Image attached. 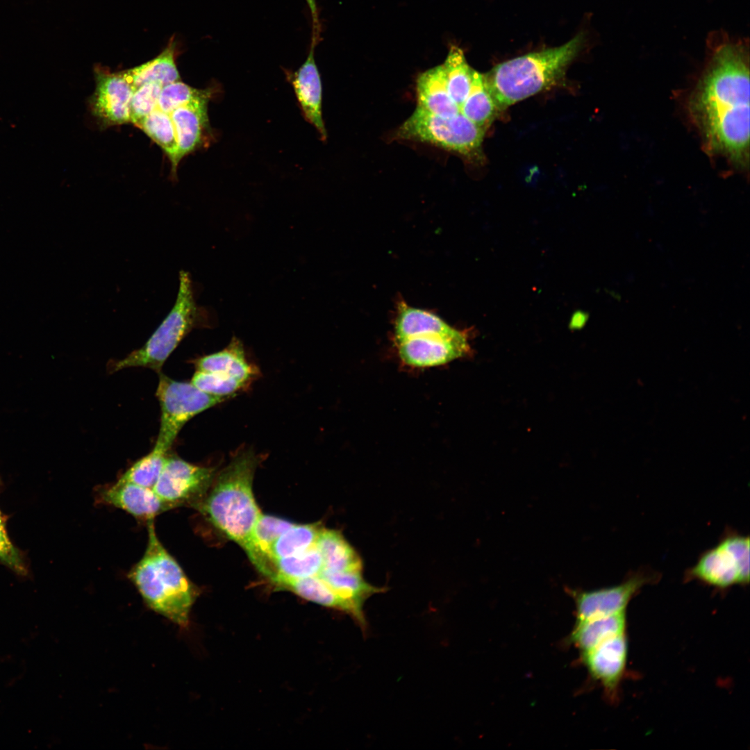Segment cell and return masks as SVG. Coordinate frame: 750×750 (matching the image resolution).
Returning a JSON list of instances; mask_svg holds the SVG:
<instances>
[{"instance_id":"6da1fadb","label":"cell","mask_w":750,"mask_h":750,"mask_svg":"<svg viewBox=\"0 0 750 750\" xmlns=\"http://www.w3.org/2000/svg\"><path fill=\"white\" fill-rule=\"evenodd\" d=\"M749 50L747 39L712 32L705 66L688 101L706 152L742 169L749 163Z\"/></svg>"},{"instance_id":"7a4b0ae2","label":"cell","mask_w":750,"mask_h":750,"mask_svg":"<svg viewBox=\"0 0 750 750\" xmlns=\"http://www.w3.org/2000/svg\"><path fill=\"white\" fill-rule=\"evenodd\" d=\"M147 530L144 553L130 569L128 578L150 609L186 628L198 590L160 541L154 519L147 522Z\"/></svg>"},{"instance_id":"3957f363","label":"cell","mask_w":750,"mask_h":750,"mask_svg":"<svg viewBox=\"0 0 750 750\" xmlns=\"http://www.w3.org/2000/svg\"><path fill=\"white\" fill-rule=\"evenodd\" d=\"M583 41V34H578L562 46L514 58L483 74L499 111L562 83Z\"/></svg>"},{"instance_id":"277c9868","label":"cell","mask_w":750,"mask_h":750,"mask_svg":"<svg viewBox=\"0 0 750 750\" xmlns=\"http://www.w3.org/2000/svg\"><path fill=\"white\" fill-rule=\"evenodd\" d=\"M257 462L250 450L238 454L214 478L211 490L196 506L216 528L244 551L262 513L252 490Z\"/></svg>"},{"instance_id":"5b68a950","label":"cell","mask_w":750,"mask_h":750,"mask_svg":"<svg viewBox=\"0 0 750 750\" xmlns=\"http://www.w3.org/2000/svg\"><path fill=\"white\" fill-rule=\"evenodd\" d=\"M485 132L460 112L451 117H443L417 106L396 131L395 137L429 144L459 155L470 162L481 163L485 160L483 142Z\"/></svg>"},{"instance_id":"8992f818","label":"cell","mask_w":750,"mask_h":750,"mask_svg":"<svg viewBox=\"0 0 750 750\" xmlns=\"http://www.w3.org/2000/svg\"><path fill=\"white\" fill-rule=\"evenodd\" d=\"M192 289L190 274L181 271L177 297L168 315L142 347L114 362L111 372L135 367L160 372L164 362L197 321L199 310Z\"/></svg>"},{"instance_id":"52a82bcc","label":"cell","mask_w":750,"mask_h":750,"mask_svg":"<svg viewBox=\"0 0 750 750\" xmlns=\"http://www.w3.org/2000/svg\"><path fill=\"white\" fill-rule=\"evenodd\" d=\"M160 406V425L155 447L167 452L183 426L196 415L227 399L203 392L191 382L160 374L156 390Z\"/></svg>"},{"instance_id":"ba28073f","label":"cell","mask_w":750,"mask_h":750,"mask_svg":"<svg viewBox=\"0 0 750 750\" xmlns=\"http://www.w3.org/2000/svg\"><path fill=\"white\" fill-rule=\"evenodd\" d=\"M685 578L718 588L749 583V537L727 533L719 544L701 555Z\"/></svg>"},{"instance_id":"9c48e42d","label":"cell","mask_w":750,"mask_h":750,"mask_svg":"<svg viewBox=\"0 0 750 750\" xmlns=\"http://www.w3.org/2000/svg\"><path fill=\"white\" fill-rule=\"evenodd\" d=\"M215 476L213 468L167 454L153 490L172 508L185 505L197 506L209 491Z\"/></svg>"},{"instance_id":"30bf717a","label":"cell","mask_w":750,"mask_h":750,"mask_svg":"<svg viewBox=\"0 0 750 750\" xmlns=\"http://www.w3.org/2000/svg\"><path fill=\"white\" fill-rule=\"evenodd\" d=\"M95 90L90 99L93 116L103 127L131 123L130 104L134 88L124 71L94 67Z\"/></svg>"},{"instance_id":"8fae6325","label":"cell","mask_w":750,"mask_h":750,"mask_svg":"<svg viewBox=\"0 0 750 750\" xmlns=\"http://www.w3.org/2000/svg\"><path fill=\"white\" fill-rule=\"evenodd\" d=\"M401 360L407 365L428 367L442 365L465 356L469 351L466 333L424 335L397 342Z\"/></svg>"},{"instance_id":"7c38bea8","label":"cell","mask_w":750,"mask_h":750,"mask_svg":"<svg viewBox=\"0 0 750 750\" xmlns=\"http://www.w3.org/2000/svg\"><path fill=\"white\" fill-rule=\"evenodd\" d=\"M655 573L638 571L620 584L599 590L576 592L577 622L625 612L626 606L642 587L656 578Z\"/></svg>"},{"instance_id":"4fadbf2b","label":"cell","mask_w":750,"mask_h":750,"mask_svg":"<svg viewBox=\"0 0 750 750\" xmlns=\"http://www.w3.org/2000/svg\"><path fill=\"white\" fill-rule=\"evenodd\" d=\"M316 44L311 42L308 56L294 72L284 69L286 78L292 85L305 119L326 140L327 133L322 117V87L314 56Z\"/></svg>"},{"instance_id":"5bb4252c","label":"cell","mask_w":750,"mask_h":750,"mask_svg":"<svg viewBox=\"0 0 750 750\" xmlns=\"http://www.w3.org/2000/svg\"><path fill=\"white\" fill-rule=\"evenodd\" d=\"M97 497L100 503L122 509L147 522L172 509L152 488L118 480L100 489Z\"/></svg>"},{"instance_id":"9a60e30c","label":"cell","mask_w":750,"mask_h":750,"mask_svg":"<svg viewBox=\"0 0 750 750\" xmlns=\"http://www.w3.org/2000/svg\"><path fill=\"white\" fill-rule=\"evenodd\" d=\"M208 102L199 101L188 103L169 114L175 130L179 162L188 154L208 144L211 140Z\"/></svg>"},{"instance_id":"2e32d148","label":"cell","mask_w":750,"mask_h":750,"mask_svg":"<svg viewBox=\"0 0 750 750\" xmlns=\"http://www.w3.org/2000/svg\"><path fill=\"white\" fill-rule=\"evenodd\" d=\"M583 654L590 673L607 690H614L626 661L627 644L624 634L611 638Z\"/></svg>"},{"instance_id":"e0dca14e","label":"cell","mask_w":750,"mask_h":750,"mask_svg":"<svg viewBox=\"0 0 750 750\" xmlns=\"http://www.w3.org/2000/svg\"><path fill=\"white\" fill-rule=\"evenodd\" d=\"M196 370L210 372L224 378L239 381L247 386L257 377V367L248 361L240 340L234 337L228 345L218 352L206 355L194 362Z\"/></svg>"},{"instance_id":"ac0fdd59","label":"cell","mask_w":750,"mask_h":750,"mask_svg":"<svg viewBox=\"0 0 750 750\" xmlns=\"http://www.w3.org/2000/svg\"><path fill=\"white\" fill-rule=\"evenodd\" d=\"M417 106L433 115L451 117L460 113L445 83L442 65L420 74L417 79Z\"/></svg>"},{"instance_id":"d6986e66","label":"cell","mask_w":750,"mask_h":750,"mask_svg":"<svg viewBox=\"0 0 750 750\" xmlns=\"http://www.w3.org/2000/svg\"><path fill=\"white\" fill-rule=\"evenodd\" d=\"M458 331L431 312L410 307L404 302L398 306L394 325L396 342L424 335H452Z\"/></svg>"},{"instance_id":"ffe728a7","label":"cell","mask_w":750,"mask_h":750,"mask_svg":"<svg viewBox=\"0 0 750 750\" xmlns=\"http://www.w3.org/2000/svg\"><path fill=\"white\" fill-rule=\"evenodd\" d=\"M176 44L172 38L164 50L152 60L139 66L124 70L128 81L134 90L140 85L155 83L164 86L181 81L176 65Z\"/></svg>"},{"instance_id":"44dd1931","label":"cell","mask_w":750,"mask_h":750,"mask_svg":"<svg viewBox=\"0 0 750 750\" xmlns=\"http://www.w3.org/2000/svg\"><path fill=\"white\" fill-rule=\"evenodd\" d=\"M316 546L322 556L323 569L362 571L361 558L339 531L322 528Z\"/></svg>"},{"instance_id":"7402d4cb","label":"cell","mask_w":750,"mask_h":750,"mask_svg":"<svg viewBox=\"0 0 750 750\" xmlns=\"http://www.w3.org/2000/svg\"><path fill=\"white\" fill-rule=\"evenodd\" d=\"M271 582L276 589L290 591L299 597L319 605L336 609L351 616L350 606L319 576L301 578H288L275 576Z\"/></svg>"},{"instance_id":"603a6c76","label":"cell","mask_w":750,"mask_h":750,"mask_svg":"<svg viewBox=\"0 0 750 750\" xmlns=\"http://www.w3.org/2000/svg\"><path fill=\"white\" fill-rule=\"evenodd\" d=\"M625 612L577 622L572 639L583 653L606 640L624 633Z\"/></svg>"},{"instance_id":"cb8c5ba5","label":"cell","mask_w":750,"mask_h":750,"mask_svg":"<svg viewBox=\"0 0 750 750\" xmlns=\"http://www.w3.org/2000/svg\"><path fill=\"white\" fill-rule=\"evenodd\" d=\"M449 94L459 110L467 97L476 71L467 62L462 50L452 45L441 64Z\"/></svg>"},{"instance_id":"d4e9b609","label":"cell","mask_w":750,"mask_h":750,"mask_svg":"<svg viewBox=\"0 0 750 750\" xmlns=\"http://www.w3.org/2000/svg\"><path fill=\"white\" fill-rule=\"evenodd\" d=\"M135 126L160 146L172 163V173L176 174L180 162L175 130L169 114L157 108Z\"/></svg>"},{"instance_id":"484cf974","label":"cell","mask_w":750,"mask_h":750,"mask_svg":"<svg viewBox=\"0 0 750 750\" xmlns=\"http://www.w3.org/2000/svg\"><path fill=\"white\" fill-rule=\"evenodd\" d=\"M460 112L485 131L500 112L485 85L483 74L476 71L469 93Z\"/></svg>"},{"instance_id":"4316f807","label":"cell","mask_w":750,"mask_h":750,"mask_svg":"<svg viewBox=\"0 0 750 750\" xmlns=\"http://www.w3.org/2000/svg\"><path fill=\"white\" fill-rule=\"evenodd\" d=\"M322 527L317 524H296L282 533L271 547L272 560L297 554L316 545Z\"/></svg>"},{"instance_id":"83f0119b","label":"cell","mask_w":750,"mask_h":750,"mask_svg":"<svg viewBox=\"0 0 750 750\" xmlns=\"http://www.w3.org/2000/svg\"><path fill=\"white\" fill-rule=\"evenodd\" d=\"M272 562L273 578H301L319 576L324 568L322 556L316 545L303 552L274 559Z\"/></svg>"},{"instance_id":"f1b7e54d","label":"cell","mask_w":750,"mask_h":750,"mask_svg":"<svg viewBox=\"0 0 750 750\" xmlns=\"http://www.w3.org/2000/svg\"><path fill=\"white\" fill-rule=\"evenodd\" d=\"M217 88H192L181 81L162 86L157 108L170 114L176 108L199 101H210L217 94Z\"/></svg>"},{"instance_id":"f546056e","label":"cell","mask_w":750,"mask_h":750,"mask_svg":"<svg viewBox=\"0 0 750 750\" xmlns=\"http://www.w3.org/2000/svg\"><path fill=\"white\" fill-rule=\"evenodd\" d=\"M167 453L154 446L151 452L127 469L118 481L134 483L153 489L161 472Z\"/></svg>"},{"instance_id":"4dcf8cb0","label":"cell","mask_w":750,"mask_h":750,"mask_svg":"<svg viewBox=\"0 0 750 750\" xmlns=\"http://www.w3.org/2000/svg\"><path fill=\"white\" fill-rule=\"evenodd\" d=\"M191 383L199 390L209 394L228 399L248 386L244 383L210 372L196 370Z\"/></svg>"},{"instance_id":"1f68e13d","label":"cell","mask_w":750,"mask_h":750,"mask_svg":"<svg viewBox=\"0 0 750 750\" xmlns=\"http://www.w3.org/2000/svg\"><path fill=\"white\" fill-rule=\"evenodd\" d=\"M162 88L160 84L148 83L134 90L130 104L131 123L135 125L157 108Z\"/></svg>"},{"instance_id":"d6a6232c","label":"cell","mask_w":750,"mask_h":750,"mask_svg":"<svg viewBox=\"0 0 750 750\" xmlns=\"http://www.w3.org/2000/svg\"><path fill=\"white\" fill-rule=\"evenodd\" d=\"M0 563L20 576L28 573L22 552L10 541L6 528V519L0 511Z\"/></svg>"},{"instance_id":"836d02e7","label":"cell","mask_w":750,"mask_h":750,"mask_svg":"<svg viewBox=\"0 0 750 750\" xmlns=\"http://www.w3.org/2000/svg\"><path fill=\"white\" fill-rule=\"evenodd\" d=\"M306 1L310 12L312 22V34L311 42L317 44V42L320 39L319 35L321 31L317 5L316 3V0H306Z\"/></svg>"}]
</instances>
